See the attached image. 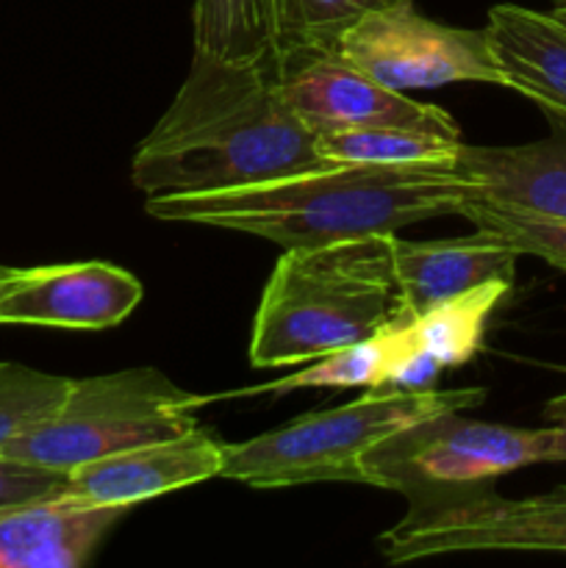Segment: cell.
<instances>
[{
	"label": "cell",
	"instance_id": "83f0119b",
	"mask_svg": "<svg viewBox=\"0 0 566 568\" xmlns=\"http://www.w3.org/2000/svg\"><path fill=\"white\" fill-rule=\"evenodd\" d=\"M11 272H14V270H11V266H3V264H0V277H3V275H11Z\"/></svg>",
	"mask_w": 566,
	"mask_h": 568
},
{
	"label": "cell",
	"instance_id": "ba28073f",
	"mask_svg": "<svg viewBox=\"0 0 566 568\" xmlns=\"http://www.w3.org/2000/svg\"><path fill=\"white\" fill-rule=\"evenodd\" d=\"M338 53L394 92L447 83L508 87L488 44L486 28H453L427 20L411 3L372 11L338 42Z\"/></svg>",
	"mask_w": 566,
	"mask_h": 568
},
{
	"label": "cell",
	"instance_id": "5b68a950",
	"mask_svg": "<svg viewBox=\"0 0 566 568\" xmlns=\"http://www.w3.org/2000/svg\"><path fill=\"white\" fill-rule=\"evenodd\" d=\"M200 394L175 386L153 366L72 381L59 408L11 438L0 455L67 471L89 460L164 442L198 427Z\"/></svg>",
	"mask_w": 566,
	"mask_h": 568
},
{
	"label": "cell",
	"instance_id": "d6986e66",
	"mask_svg": "<svg viewBox=\"0 0 566 568\" xmlns=\"http://www.w3.org/2000/svg\"><path fill=\"white\" fill-rule=\"evenodd\" d=\"M458 139L411 128H355L320 136L325 161L350 164H447L455 166L461 153Z\"/></svg>",
	"mask_w": 566,
	"mask_h": 568
},
{
	"label": "cell",
	"instance_id": "3957f363",
	"mask_svg": "<svg viewBox=\"0 0 566 568\" xmlns=\"http://www.w3.org/2000/svg\"><path fill=\"white\" fill-rule=\"evenodd\" d=\"M388 236L283 250L255 311L250 364H309L386 327L400 314Z\"/></svg>",
	"mask_w": 566,
	"mask_h": 568
},
{
	"label": "cell",
	"instance_id": "5bb4252c",
	"mask_svg": "<svg viewBox=\"0 0 566 568\" xmlns=\"http://www.w3.org/2000/svg\"><path fill=\"white\" fill-rule=\"evenodd\" d=\"M488 44L508 89L566 120V26L549 11L499 3L488 11Z\"/></svg>",
	"mask_w": 566,
	"mask_h": 568
},
{
	"label": "cell",
	"instance_id": "6da1fadb",
	"mask_svg": "<svg viewBox=\"0 0 566 568\" xmlns=\"http://www.w3.org/2000/svg\"><path fill=\"white\" fill-rule=\"evenodd\" d=\"M325 164L320 136L277 87V59L244 64L194 50L181 89L139 142L131 181L148 197L255 186Z\"/></svg>",
	"mask_w": 566,
	"mask_h": 568
},
{
	"label": "cell",
	"instance_id": "e0dca14e",
	"mask_svg": "<svg viewBox=\"0 0 566 568\" xmlns=\"http://www.w3.org/2000/svg\"><path fill=\"white\" fill-rule=\"evenodd\" d=\"M194 50L225 61L277 59L272 0H194Z\"/></svg>",
	"mask_w": 566,
	"mask_h": 568
},
{
	"label": "cell",
	"instance_id": "d4e9b609",
	"mask_svg": "<svg viewBox=\"0 0 566 568\" xmlns=\"http://www.w3.org/2000/svg\"><path fill=\"white\" fill-rule=\"evenodd\" d=\"M544 419L555 430V460H566V392L544 405Z\"/></svg>",
	"mask_w": 566,
	"mask_h": 568
},
{
	"label": "cell",
	"instance_id": "9c48e42d",
	"mask_svg": "<svg viewBox=\"0 0 566 568\" xmlns=\"http://www.w3.org/2000/svg\"><path fill=\"white\" fill-rule=\"evenodd\" d=\"M277 87L316 136L355 128H411L461 142L458 122L447 111L383 87L338 50L300 48L277 53Z\"/></svg>",
	"mask_w": 566,
	"mask_h": 568
},
{
	"label": "cell",
	"instance_id": "9a60e30c",
	"mask_svg": "<svg viewBox=\"0 0 566 568\" xmlns=\"http://www.w3.org/2000/svg\"><path fill=\"white\" fill-rule=\"evenodd\" d=\"M461 172L472 181V197L508 209L566 220V142L516 144V148H472L461 144Z\"/></svg>",
	"mask_w": 566,
	"mask_h": 568
},
{
	"label": "cell",
	"instance_id": "603a6c76",
	"mask_svg": "<svg viewBox=\"0 0 566 568\" xmlns=\"http://www.w3.org/2000/svg\"><path fill=\"white\" fill-rule=\"evenodd\" d=\"M67 486H70L67 471L44 469V466H31L0 455V514L39 503V499L61 497L67 494Z\"/></svg>",
	"mask_w": 566,
	"mask_h": 568
},
{
	"label": "cell",
	"instance_id": "484cf974",
	"mask_svg": "<svg viewBox=\"0 0 566 568\" xmlns=\"http://www.w3.org/2000/svg\"><path fill=\"white\" fill-rule=\"evenodd\" d=\"M549 14L558 17V20L566 26V0H553V9H549Z\"/></svg>",
	"mask_w": 566,
	"mask_h": 568
},
{
	"label": "cell",
	"instance_id": "52a82bcc",
	"mask_svg": "<svg viewBox=\"0 0 566 568\" xmlns=\"http://www.w3.org/2000/svg\"><path fill=\"white\" fill-rule=\"evenodd\" d=\"M388 564L449 552H564L566 486L542 497L503 499L488 486L411 503L377 538Z\"/></svg>",
	"mask_w": 566,
	"mask_h": 568
},
{
	"label": "cell",
	"instance_id": "44dd1931",
	"mask_svg": "<svg viewBox=\"0 0 566 568\" xmlns=\"http://www.w3.org/2000/svg\"><path fill=\"white\" fill-rule=\"evenodd\" d=\"M458 214L475 225V231L488 233L516 250L519 255H533L547 264L566 270V220L564 216L533 214V211L508 209L483 197H466Z\"/></svg>",
	"mask_w": 566,
	"mask_h": 568
},
{
	"label": "cell",
	"instance_id": "30bf717a",
	"mask_svg": "<svg viewBox=\"0 0 566 568\" xmlns=\"http://www.w3.org/2000/svg\"><path fill=\"white\" fill-rule=\"evenodd\" d=\"M142 283L105 261L20 270L0 297V325L105 331L133 314Z\"/></svg>",
	"mask_w": 566,
	"mask_h": 568
},
{
	"label": "cell",
	"instance_id": "7c38bea8",
	"mask_svg": "<svg viewBox=\"0 0 566 568\" xmlns=\"http://www.w3.org/2000/svg\"><path fill=\"white\" fill-rule=\"evenodd\" d=\"M388 247L400 292V314L405 316L427 314L481 283H514L516 258H522L516 250L483 231L438 242H405L392 233Z\"/></svg>",
	"mask_w": 566,
	"mask_h": 568
},
{
	"label": "cell",
	"instance_id": "277c9868",
	"mask_svg": "<svg viewBox=\"0 0 566 568\" xmlns=\"http://www.w3.org/2000/svg\"><path fill=\"white\" fill-rule=\"evenodd\" d=\"M483 388L453 392H394L366 388L364 397L333 410L305 414L277 430L228 444L222 475L253 488H289L309 483H361L364 455L392 433L444 414L477 408Z\"/></svg>",
	"mask_w": 566,
	"mask_h": 568
},
{
	"label": "cell",
	"instance_id": "ac0fdd59",
	"mask_svg": "<svg viewBox=\"0 0 566 568\" xmlns=\"http://www.w3.org/2000/svg\"><path fill=\"white\" fill-rule=\"evenodd\" d=\"M508 292L511 281L481 283L427 314L414 316L408 325L411 338L416 347L427 349L442 369L466 364L481 349L488 316L508 297Z\"/></svg>",
	"mask_w": 566,
	"mask_h": 568
},
{
	"label": "cell",
	"instance_id": "2e32d148",
	"mask_svg": "<svg viewBox=\"0 0 566 568\" xmlns=\"http://www.w3.org/2000/svg\"><path fill=\"white\" fill-rule=\"evenodd\" d=\"M411 320L414 316L397 314L386 327H381L372 336L333 349V353L316 358V364L292 372L281 381L261 383V386L242 388V392L209 394L205 399L214 403V399L255 397V394H289L297 392V388H383L394 361L414 344L408 331Z\"/></svg>",
	"mask_w": 566,
	"mask_h": 568
},
{
	"label": "cell",
	"instance_id": "ffe728a7",
	"mask_svg": "<svg viewBox=\"0 0 566 568\" xmlns=\"http://www.w3.org/2000/svg\"><path fill=\"white\" fill-rule=\"evenodd\" d=\"M411 0H272L275 53L300 48L338 50L344 33L372 11Z\"/></svg>",
	"mask_w": 566,
	"mask_h": 568
},
{
	"label": "cell",
	"instance_id": "cb8c5ba5",
	"mask_svg": "<svg viewBox=\"0 0 566 568\" xmlns=\"http://www.w3.org/2000/svg\"><path fill=\"white\" fill-rule=\"evenodd\" d=\"M442 375V364L433 358L427 349L411 344L397 361H394L392 372L386 377V386L394 392H431L436 388V377Z\"/></svg>",
	"mask_w": 566,
	"mask_h": 568
},
{
	"label": "cell",
	"instance_id": "8992f818",
	"mask_svg": "<svg viewBox=\"0 0 566 568\" xmlns=\"http://www.w3.org/2000/svg\"><path fill=\"white\" fill-rule=\"evenodd\" d=\"M555 460V430L511 427L461 416H427L392 433L364 455V486L403 494L408 503L488 486L494 477Z\"/></svg>",
	"mask_w": 566,
	"mask_h": 568
},
{
	"label": "cell",
	"instance_id": "4fadbf2b",
	"mask_svg": "<svg viewBox=\"0 0 566 568\" xmlns=\"http://www.w3.org/2000/svg\"><path fill=\"white\" fill-rule=\"evenodd\" d=\"M128 514L61 494L0 514V568H81Z\"/></svg>",
	"mask_w": 566,
	"mask_h": 568
},
{
	"label": "cell",
	"instance_id": "7a4b0ae2",
	"mask_svg": "<svg viewBox=\"0 0 566 568\" xmlns=\"http://www.w3.org/2000/svg\"><path fill=\"white\" fill-rule=\"evenodd\" d=\"M472 194L475 186L458 166L325 161L255 186L148 197L144 211L153 220L225 227L289 250L397 233L458 214Z\"/></svg>",
	"mask_w": 566,
	"mask_h": 568
},
{
	"label": "cell",
	"instance_id": "7402d4cb",
	"mask_svg": "<svg viewBox=\"0 0 566 568\" xmlns=\"http://www.w3.org/2000/svg\"><path fill=\"white\" fill-rule=\"evenodd\" d=\"M70 383V377L0 361V449L28 427L48 419L61 405Z\"/></svg>",
	"mask_w": 566,
	"mask_h": 568
},
{
	"label": "cell",
	"instance_id": "8fae6325",
	"mask_svg": "<svg viewBox=\"0 0 566 568\" xmlns=\"http://www.w3.org/2000/svg\"><path fill=\"white\" fill-rule=\"evenodd\" d=\"M228 444L205 427H192L175 438L122 449L89 460L70 471V497L92 505L133 508L139 503L198 486L222 475Z\"/></svg>",
	"mask_w": 566,
	"mask_h": 568
},
{
	"label": "cell",
	"instance_id": "4316f807",
	"mask_svg": "<svg viewBox=\"0 0 566 568\" xmlns=\"http://www.w3.org/2000/svg\"><path fill=\"white\" fill-rule=\"evenodd\" d=\"M17 272H20V270H14V272H11V275H3V277H0V297H3V294L9 292L11 281H14V277H17Z\"/></svg>",
	"mask_w": 566,
	"mask_h": 568
}]
</instances>
